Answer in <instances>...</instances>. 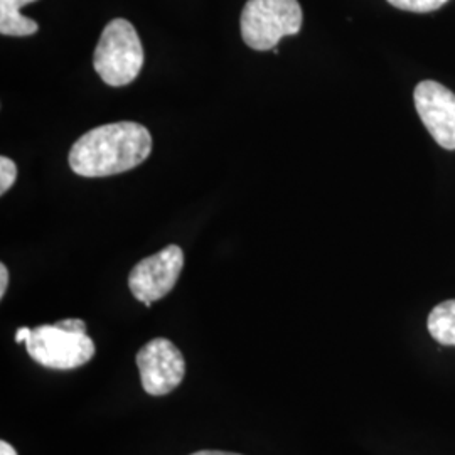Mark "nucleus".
<instances>
[{"label": "nucleus", "mask_w": 455, "mask_h": 455, "mask_svg": "<svg viewBox=\"0 0 455 455\" xmlns=\"http://www.w3.org/2000/svg\"><path fill=\"white\" fill-rule=\"evenodd\" d=\"M152 150V135L135 122H116L86 132L69 152V165L83 178H107L144 163Z\"/></svg>", "instance_id": "nucleus-1"}, {"label": "nucleus", "mask_w": 455, "mask_h": 455, "mask_svg": "<svg viewBox=\"0 0 455 455\" xmlns=\"http://www.w3.org/2000/svg\"><path fill=\"white\" fill-rule=\"evenodd\" d=\"M29 356L49 370H76L95 356V342L82 319H63L31 329L26 341Z\"/></svg>", "instance_id": "nucleus-2"}, {"label": "nucleus", "mask_w": 455, "mask_h": 455, "mask_svg": "<svg viewBox=\"0 0 455 455\" xmlns=\"http://www.w3.org/2000/svg\"><path fill=\"white\" fill-rule=\"evenodd\" d=\"M144 66V48L140 37L129 20L114 19L100 36L93 68L108 86L131 84Z\"/></svg>", "instance_id": "nucleus-3"}, {"label": "nucleus", "mask_w": 455, "mask_h": 455, "mask_svg": "<svg viewBox=\"0 0 455 455\" xmlns=\"http://www.w3.org/2000/svg\"><path fill=\"white\" fill-rule=\"evenodd\" d=\"M302 20V7L297 0H248L240 29L246 46L272 51L282 37L299 33Z\"/></svg>", "instance_id": "nucleus-4"}, {"label": "nucleus", "mask_w": 455, "mask_h": 455, "mask_svg": "<svg viewBox=\"0 0 455 455\" xmlns=\"http://www.w3.org/2000/svg\"><path fill=\"white\" fill-rule=\"evenodd\" d=\"M184 268V253L178 244H169L132 268L129 289L146 307L171 292Z\"/></svg>", "instance_id": "nucleus-5"}, {"label": "nucleus", "mask_w": 455, "mask_h": 455, "mask_svg": "<svg viewBox=\"0 0 455 455\" xmlns=\"http://www.w3.org/2000/svg\"><path fill=\"white\" fill-rule=\"evenodd\" d=\"M135 361L142 388L152 396H164L176 390L186 374V361L180 347L165 338L147 342Z\"/></svg>", "instance_id": "nucleus-6"}, {"label": "nucleus", "mask_w": 455, "mask_h": 455, "mask_svg": "<svg viewBox=\"0 0 455 455\" xmlns=\"http://www.w3.org/2000/svg\"><path fill=\"white\" fill-rule=\"evenodd\" d=\"M415 107L423 125L440 147L455 150V95L437 82L415 88Z\"/></svg>", "instance_id": "nucleus-7"}, {"label": "nucleus", "mask_w": 455, "mask_h": 455, "mask_svg": "<svg viewBox=\"0 0 455 455\" xmlns=\"http://www.w3.org/2000/svg\"><path fill=\"white\" fill-rule=\"evenodd\" d=\"M36 0H0V34L2 36H33L37 33V22L20 14V9Z\"/></svg>", "instance_id": "nucleus-8"}, {"label": "nucleus", "mask_w": 455, "mask_h": 455, "mask_svg": "<svg viewBox=\"0 0 455 455\" xmlns=\"http://www.w3.org/2000/svg\"><path fill=\"white\" fill-rule=\"evenodd\" d=\"M428 331L440 344L455 346V300L434 307L428 315Z\"/></svg>", "instance_id": "nucleus-9"}, {"label": "nucleus", "mask_w": 455, "mask_h": 455, "mask_svg": "<svg viewBox=\"0 0 455 455\" xmlns=\"http://www.w3.org/2000/svg\"><path fill=\"white\" fill-rule=\"evenodd\" d=\"M393 7L408 12H434L449 0H388Z\"/></svg>", "instance_id": "nucleus-10"}, {"label": "nucleus", "mask_w": 455, "mask_h": 455, "mask_svg": "<svg viewBox=\"0 0 455 455\" xmlns=\"http://www.w3.org/2000/svg\"><path fill=\"white\" fill-rule=\"evenodd\" d=\"M17 165L12 159L0 157V195H5L16 182Z\"/></svg>", "instance_id": "nucleus-11"}, {"label": "nucleus", "mask_w": 455, "mask_h": 455, "mask_svg": "<svg viewBox=\"0 0 455 455\" xmlns=\"http://www.w3.org/2000/svg\"><path fill=\"white\" fill-rule=\"evenodd\" d=\"M7 285H9V270L5 263H0V299H4V295L7 292Z\"/></svg>", "instance_id": "nucleus-12"}, {"label": "nucleus", "mask_w": 455, "mask_h": 455, "mask_svg": "<svg viewBox=\"0 0 455 455\" xmlns=\"http://www.w3.org/2000/svg\"><path fill=\"white\" fill-rule=\"evenodd\" d=\"M0 455H17L16 449L9 442L2 440L0 442Z\"/></svg>", "instance_id": "nucleus-13"}, {"label": "nucleus", "mask_w": 455, "mask_h": 455, "mask_svg": "<svg viewBox=\"0 0 455 455\" xmlns=\"http://www.w3.org/2000/svg\"><path fill=\"white\" fill-rule=\"evenodd\" d=\"M29 334H31V329H29V327H20V329H17L16 342L28 341Z\"/></svg>", "instance_id": "nucleus-14"}, {"label": "nucleus", "mask_w": 455, "mask_h": 455, "mask_svg": "<svg viewBox=\"0 0 455 455\" xmlns=\"http://www.w3.org/2000/svg\"><path fill=\"white\" fill-rule=\"evenodd\" d=\"M191 455H242V454H233V452H223V451H199V452H195V454Z\"/></svg>", "instance_id": "nucleus-15"}]
</instances>
